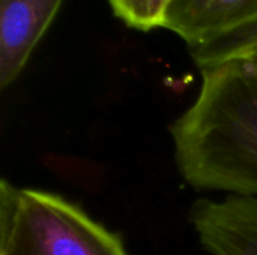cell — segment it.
<instances>
[{"mask_svg":"<svg viewBox=\"0 0 257 255\" xmlns=\"http://www.w3.org/2000/svg\"><path fill=\"white\" fill-rule=\"evenodd\" d=\"M244 59H248V60H253L254 63H257V50H256V51H253L251 54H248L247 57H244Z\"/></svg>","mask_w":257,"mask_h":255,"instance_id":"ba28073f","label":"cell"},{"mask_svg":"<svg viewBox=\"0 0 257 255\" xmlns=\"http://www.w3.org/2000/svg\"><path fill=\"white\" fill-rule=\"evenodd\" d=\"M63 0H0V89L12 86Z\"/></svg>","mask_w":257,"mask_h":255,"instance_id":"277c9868","label":"cell"},{"mask_svg":"<svg viewBox=\"0 0 257 255\" xmlns=\"http://www.w3.org/2000/svg\"><path fill=\"white\" fill-rule=\"evenodd\" d=\"M200 72L196 99L170 125L176 168L197 191L257 198V63Z\"/></svg>","mask_w":257,"mask_h":255,"instance_id":"6da1fadb","label":"cell"},{"mask_svg":"<svg viewBox=\"0 0 257 255\" xmlns=\"http://www.w3.org/2000/svg\"><path fill=\"white\" fill-rule=\"evenodd\" d=\"M113 14L128 27L151 32L163 27L173 0H107Z\"/></svg>","mask_w":257,"mask_h":255,"instance_id":"52a82bcc","label":"cell"},{"mask_svg":"<svg viewBox=\"0 0 257 255\" xmlns=\"http://www.w3.org/2000/svg\"><path fill=\"white\" fill-rule=\"evenodd\" d=\"M257 50V17L203 42L188 47V53L202 71L230 60L244 59Z\"/></svg>","mask_w":257,"mask_h":255,"instance_id":"8992f818","label":"cell"},{"mask_svg":"<svg viewBox=\"0 0 257 255\" xmlns=\"http://www.w3.org/2000/svg\"><path fill=\"white\" fill-rule=\"evenodd\" d=\"M188 219L211 255H257V198H199L191 204Z\"/></svg>","mask_w":257,"mask_h":255,"instance_id":"3957f363","label":"cell"},{"mask_svg":"<svg viewBox=\"0 0 257 255\" xmlns=\"http://www.w3.org/2000/svg\"><path fill=\"white\" fill-rule=\"evenodd\" d=\"M256 17L257 0H173L164 29L190 47Z\"/></svg>","mask_w":257,"mask_h":255,"instance_id":"5b68a950","label":"cell"},{"mask_svg":"<svg viewBox=\"0 0 257 255\" xmlns=\"http://www.w3.org/2000/svg\"><path fill=\"white\" fill-rule=\"evenodd\" d=\"M0 255H130L122 239L62 195L0 182Z\"/></svg>","mask_w":257,"mask_h":255,"instance_id":"7a4b0ae2","label":"cell"}]
</instances>
